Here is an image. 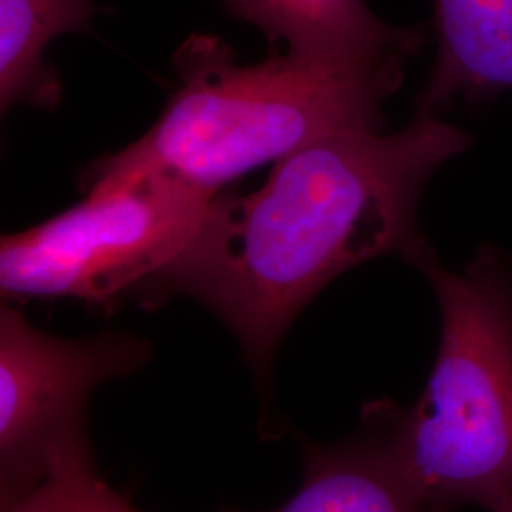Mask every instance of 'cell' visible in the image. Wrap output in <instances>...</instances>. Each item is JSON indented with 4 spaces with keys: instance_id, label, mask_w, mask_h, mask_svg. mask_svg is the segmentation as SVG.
Returning a JSON list of instances; mask_svg holds the SVG:
<instances>
[{
    "instance_id": "30bf717a",
    "label": "cell",
    "mask_w": 512,
    "mask_h": 512,
    "mask_svg": "<svg viewBox=\"0 0 512 512\" xmlns=\"http://www.w3.org/2000/svg\"><path fill=\"white\" fill-rule=\"evenodd\" d=\"M2 512H141L128 499L110 490L95 469L57 476L16 501Z\"/></svg>"
},
{
    "instance_id": "3957f363",
    "label": "cell",
    "mask_w": 512,
    "mask_h": 512,
    "mask_svg": "<svg viewBox=\"0 0 512 512\" xmlns=\"http://www.w3.org/2000/svg\"><path fill=\"white\" fill-rule=\"evenodd\" d=\"M427 277L440 342L420 399L363 408L423 512H512V266L494 247L448 270L418 238L403 255Z\"/></svg>"
},
{
    "instance_id": "9c48e42d",
    "label": "cell",
    "mask_w": 512,
    "mask_h": 512,
    "mask_svg": "<svg viewBox=\"0 0 512 512\" xmlns=\"http://www.w3.org/2000/svg\"><path fill=\"white\" fill-rule=\"evenodd\" d=\"M97 14L95 0H0V107L23 103L55 109L61 80L44 61L46 48L67 33H82Z\"/></svg>"
},
{
    "instance_id": "7a4b0ae2",
    "label": "cell",
    "mask_w": 512,
    "mask_h": 512,
    "mask_svg": "<svg viewBox=\"0 0 512 512\" xmlns=\"http://www.w3.org/2000/svg\"><path fill=\"white\" fill-rule=\"evenodd\" d=\"M179 86L158 122L129 147L93 164L86 181L162 169L207 190L313 141L380 131L404 59L327 61L274 54L241 65L219 37L190 35L173 55Z\"/></svg>"
},
{
    "instance_id": "5b68a950",
    "label": "cell",
    "mask_w": 512,
    "mask_h": 512,
    "mask_svg": "<svg viewBox=\"0 0 512 512\" xmlns=\"http://www.w3.org/2000/svg\"><path fill=\"white\" fill-rule=\"evenodd\" d=\"M145 338L105 332L59 338L12 306L0 310V501L8 505L57 476L95 469L88 399L147 365Z\"/></svg>"
},
{
    "instance_id": "ba28073f",
    "label": "cell",
    "mask_w": 512,
    "mask_h": 512,
    "mask_svg": "<svg viewBox=\"0 0 512 512\" xmlns=\"http://www.w3.org/2000/svg\"><path fill=\"white\" fill-rule=\"evenodd\" d=\"M304 478L268 512H423L382 433L363 420L357 435L321 446L300 439ZM220 512H243L222 509Z\"/></svg>"
},
{
    "instance_id": "52a82bcc",
    "label": "cell",
    "mask_w": 512,
    "mask_h": 512,
    "mask_svg": "<svg viewBox=\"0 0 512 512\" xmlns=\"http://www.w3.org/2000/svg\"><path fill=\"white\" fill-rule=\"evenodd\" d=\"M433 10L437 61L418 114L512 90V0H433Z\"/></svg>"
},
{
    "instance_id": "6da1fadb",
    "label": "cell",
    "mask_w": 512,
    "mask_h": 512,
    "mask_svg": "<svg viewBox=\"0 0 512 512\" xmlns=\"http://www.w3.org/2000/svg\"><path fill=\"white\" fill-rule=\"evenodd\" d=\"M469 147L456 126L418 114L406 128L348 131L275 162L251 194H217L198 228L137 300L183 294L232 330L262 387L296 317L338 275L420 238L421 192Z\"/></svg>"
},
{
    "instance_id": "277c9868",
    "label": "cell",
    "mask_w": 512,
    "mask_h": 512,
    "mask_svg": "<svg viewBox=\"0 0 512 512\" xmlns=\"http://www.w3.org/2000/svg\"><path fill=\"white\" fill-rule=\"evenodd\" d=\"M86 198L0 241L4 300L73 298L112 310L183 253L219 192L162 169L86 181Z\"/></svg>"
},
{
    "instance_id": "8992f818",
    "label": "cell",
    "mask_w": 512,
    "mask_h": 512,
    "mask_svg": "<svg viewBox=\"0 0 512 512\" xmlns=\"http://www.w3.org/2000/svg\"><path fill=\"white\" fill-rule=\"evenodd\" d=\"M232 18L258 27L285 52L327 61L408 59L421 33L378 18L365 0H220Z\"/></svg>"
}]
</instances>
